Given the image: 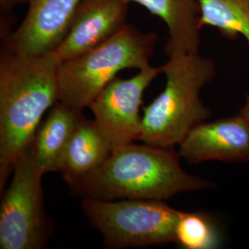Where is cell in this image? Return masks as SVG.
<instances>
[{
  "instance_id": "obj_8",
  "label": "cell",
  "mask_w": 249,
  "mask_h": 249,
  "mask_svg": "<svg viewBox=\"0 0 249 249\" xmlns=\"http://www.w3.org/2000/svg\"><path fill=\"white\" fill-rule=\"evenodd\" d=\"M81 0H29L19 26L4 40L3 48L25 55L53 53L67 36Z\"/></svg>"
},
{
  "instance_id": "obj_2",
  "label": "cell",
  "mask_w": 249,
  "mask_h": 249,
  "mask_svg": "<svg viewBox=\"0 0 249 249\" xmlns=\"http://www.w3.org/2000/svg\"><path fill=\"white\" fill-rule=\"evenodd\" d=\"M174 148L127 144L88 175L69 184L82 198L168 200L185 192L210 189L213 182L188 174Z\"/></svg>"
},
{
  "instance_id": "obj_12",
  "label": "cell",
  "mask_w": 249,
  "mask_h": 249,
  "mask_svg": "<svg viewBox=\"0 0 249 249\" xmlns=\"http://www.w3.org/2000/svg\"><path fill=\"white\" fill-rule=\"evenodd\" d=\"M82 117V112L58 101L42 121L30 148L44 174L59 172L64 153Z\"/></svg>"
},
{
  "instance_id": "obj_13",
  "label": "cell",
  "mask_w": 249,
  "mask_h": 249,
  "mask_svg": "<svg viewBox=\"0 0 249 249\" xmlns=\"http://www.w3.org/2000/svg\"><path fill=\"white\" fill-rule=\"evenodd\" d=\"M113 152L94 120L81 118L64 153L59 172L71 184L98 168Z\"/></svg>"
},
{
  "instance_id": "obj_4",
  "label": "cell",
  "mask_w": 249,
  "mask_h": 249,
  "mask_svg": "<svg viewBox=\"0 0 249 249\" xmlns=\"http://www.w3.org/2000/svg\"><path fill=\"white\" fill-rule=\"evenodd\" d=\"M158 36L143 33L126 23L100 45L58 66L59 101L82 112L124 70L151 66Z\"/></svg>"
},
{
  "instance_id": "obj_14",
  "label": "cell",
  "mask_w": 249,
  "mask_h": 249,
  "mask_svg": "<svg viewBox=\"0 0 249 249\" xmlns=\"http://www.w3.org/2000/svg\"><path fill=\"white\" fill-rule=\"evenodd\" d=\"M199 25L214 27L224 37L244 36L249 44V0H197Z\"/></svg>"
},
{
  "instance_id": "obj_15",
  "label": "cell",
  "mask_w": 249,
  "mask_h": 249,
  "mask_svg": "<svg viewBox=\"0 0 249 249\" xmlns=\"http://www.w3.org/2000/svg\"><path fill=\"white\" fill-rule=\"evenodd\" d=\"M222 231L210 214L181 212L176 229V244L186 249H213L220 247Z\"/></svg>"
},
{
  "instance_id": "obj_3",
  "label": "cell",
  "mask_w": 249,
  "mask_h": 249,
  "mask_svg": "<svg viewBox=\"0 0 249 249\" xmlns=\"http://www.w3.org/2000/svg\"><path fill=\"white\" fill-rule=\"evenodd\" d=\"M161 66L165 86L144 107L141 142L160 148H174L197 124L207 121L212 110L200 91L217 75L213 59L199 53H175Z\"/></svg>"
},
{
  "instance_id": "obj_1",
  "label": "cell",
  "mask_w": 249,
  "mask_h": 249,
  "mask_svg": "<svg viewBox=\"0 0 249 249\" xmlns=\"http://www.w3.org/2000/svg\"><path fill=\"white\" fill-rule=\"evenodd\" d=\"M56 54L0 55V191L29 149L45 113L59 101Z\"/></svg>"
},
{
  "instance_id": "obj_7",
  "label": "cell",
  "mask_w": 249,
  "mask_h": 249,
  "mask_svg": "<svg viewBox=\"0 0 249 249\" xmlns=\"http://www.w3.org/2000/svg\"><path fill=\"white\" fill-rule=\"evenodd\" d=\"M159 74H162L161 67L149 66L130 79L116 77L90 104L94 121L113 151L141 140L143 93Z\"/></svg>"
},
{
  "instance_id": "obj_5",
  "label": "cell",
  "mask_w": 249,
  "mask_h": 249,
  "mask_svg": "<svg viewBox=\"0 0 249 249\" xmlns=\"http://www.w3.org/2000/svg\"><path fill=\"white\" fill-rule=\"evenodd\" d=\"M82 211L107 249L158 247L176 243L181 211L163 200L83 198Z\"/></svg>"
},
{
  "instance_id": "obj_6",
  "label": "cell",
  "mask_w": 249,
  "mask_h": 249,
  "mask_svg": "<svg viewBox=\"0 0 249 249\" xmlns=\"http://www.w3.org/2000/svg\"><path fill=\"white\" fill-rule=\"evenodd\" d=\"M31 148L18 159L0 206V249H41L52 231L42 178Z\"/></svg>"
},
{
  "instance_id": "obj_16",
  "label": "cell",
  "mask_w": 249,
  "mask_h": 249,
  "mask_svg": "<svg viewBox=\"0 0 249 249\" xmlns=\"http://www.w3.org/2000/svg\"><path fill=\"white\" fill-rule=\"evenodd\" d=\"M29 0H0V36L6 40L11 34L13 11L17 7L28 4Z\"/></svg>"
},
{
  "instance_id": "obj_10",
  "label": "cell",
  "mask_w": 249,
  "mask_h": 249,
  "mask_svg": "<svg viewBox=\"0 0 249 249\" xmlns=\"http://www.w3.org/2000/svg\"><path fill=\"white\" fill-rule=\"evenodd\" d=\"M126 0H81L67 36L54 51L59 61L73 58L116 35L126 24Z\"/></svg>"
},
{
  "instance_id": "obj_17",
  "label": "cell",
  "mask_w": 249,
  "mask_h": 249,
  "mask_svg": "<svg viewBox=\"0 0 249 249\" xmlns=\"http://www.w3.org/2000/svg\"><path fill=\"white\" fill-rule=\"evenodd\" d=\"M238 116H241L244 120H246L249 124V93L247 95L245 103L243 107H241L240 110L237 113Z\"/></svg>"
},
{
  "instance_id": "obj_11",
  "label": "cell",
  "mask_w": 249,
  "mask_h": 249,
  "mask_svg": "<svg viewBox=\"0 0 249 249\" xmlns=\"http://www.w3.org/2000/svg\"><path fill=\"white\" fill-rule=\"evenodd\" d=\"M147 9L167 27L169 40L165 53H197L200 46L197 0H126Z\"/></svg>"
},
{
  "instance_id": "obj_9",
  "label": "cell",
  "mask_w": 249,
  "mask_h": 249,
  "mask_svg": "<svg viewBox=\"0 0 249 249\" xmlns=\"http://www.w3.org/2000/svg\"><path fill=\"white\" fill-rule=\"evenodd\" d=\"M178 152L190 164L204 161L249 164V124L237 114L204 121L187 134Z\"/></svg>"
}]
</instances>
